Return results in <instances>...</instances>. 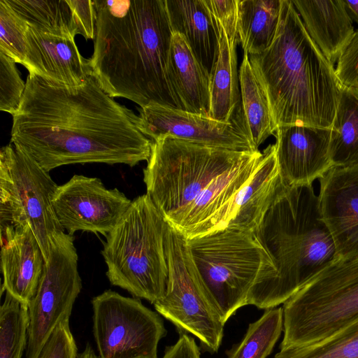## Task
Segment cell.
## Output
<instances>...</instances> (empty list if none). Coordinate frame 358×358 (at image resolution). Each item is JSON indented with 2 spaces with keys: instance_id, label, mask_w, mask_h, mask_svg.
I'll return each instance as SVG.
<instances>
[{
  "instance_id": "1",
  "label": "cell",
  "mask_w": 358,
  "mask_h": 358,
  "mask_svg": "<svg viewBox=\"0 0 358 358\" xmlns=\"http://www.w3.org/2000/svg\"><path fill=\"white\" fill-rule=\"evenodd\" d=\"M13 116L10 143L44 170L86 163L148 161L153 141L137 126L138 115L89 76L78 87L50 83L29 73Z\"/></svg>"
},
{
  "instance_id": "2",
  "label": "cell",
  "mask_w": 358,
  "mask_h": 358,
  "mask_svg": "<svg viewBox=\"0 0 358 358\" xmlns=\"http://www.w3.org/2000/svg\"><path fill=\"white\" fill-rule=\"evenodd\" d=\"M96 11L91 76L111 97L141 108L180 106L168 66L173 31L165 0H93Z\"/></svg>"
},
{
  "instance_id": "3",
  "label": "cell",
  "mask_w": 358,
  "mask_h": 358,
  "mask_svg": "<svg viewBox=\"0 0 358 358\" xmlns=\"http://www.w3.org/2000/svg\"><path fill=\"white\" fill-rule=\"evenodd\" d=\"M249 59L263 85L277 129H331L343 85L312 41L292 1L282 0L278 30L265 51Z\"/></svg>"
},
{
  "instance_id": "4",
  "label": "cell",
  "mask_w": 358,
  "mask_h": 358,
  "mask_svg": "<svg viewBox=\"0 0 358 358\" xmlns=\"http://www.w3.org/2000/svg\"><path fill=\"white\" fill-rule=\"evenodd\" d=\"M276 268V276L250 292L247 305L268 310L283 304L336 258L332 238L312 185L284 181L254 233Z\"/></svg>"
},
{
  "instance_id": "5",
  "label": "cell",
  "mask_w": 358,
  "mask_h": 358,
  "mask_svg": "<svg viewBox=\"0 0 358 358\" xmlns=\"http://www.w3.org/2000/svg\"><path fill=\"white\" fill-rule=\"evenodd\" d=\"M169 224L150 196L132 201L106 236L101 255L113 286L155 304L165 295L168 282L166 237Z\"/></svg>"
},
{
  "instance_id": "6",
  "label": "cell",
  "mask_w": 358,
  "mask_h": 358,
  "mask_svg": "<svg viewBox=\"0 0 358 358\" xmlns=\"http://www.w3.org/2000/svg\"><path fill=\"white\" fill-rule=\"evenodd\" d=\"M187 245L224 324L247 306L252 289L276 276L272 259L254 233L226 228L188 239Z\"/></svg>"
},
{
  "instance_id": "7",
  "label": "cell",
  "mask_w": 358,
  "mask_h": 358,
  "mask_svg": "<svg viewBox=\"0 0 358 358\" xmlns=\"http://www.w3.org/2000/svg\"><path fill=\"white\" fill-rule=\"evenodd\" d=\"M280 350L322 341L358 320V253L336 257L282 306Z\"/></svg>"
},
{
  "instance_id": "8",
  "label": "cell",
  "mask_w": 358,
  "mask_h": 358,
  "mask_svg": "<svg viewBox=\"0 0 358 358\" xmlns=\"http://www.w3.org/2000/svg\"><path fill=\"white\" fill-rule=\"evenodd\" d=\"M250 152L159 138L143 169L146 194L170 224L215 178Z\"/></svg>"
},
{
  "instance_id": "9",
  "label": "cell",
  "mask_w": 358,
  "mask_h": 358,
  "mask_svg": "<svg viewBox=\"0 0 358 358\" xmlns=\"http://www.w3.org/2000/svg\"><path fill=\"white\" fill-rule=\"evenodd\" d=\"M58 185L33 159L12 143L0 151V227L28 224L48 261L52 245L64 233L52 199Z\"/></svg>"
},
{
  "instance_id": "10",
  "label": "cell",
  "mask_w": 358,
  "mask_h": 358,
  "mask_svg": "<svg viewBox=\"0 0 358 358\" xmlns=\"http://www.w3.org/2000/svg\"><path fill=\"white\" fill-rule=\"evenodd\" d=\"M168 282L164 296L154 304L178 332L196 337L201 348L218 351L224 323L215 310L189 251L187 240L169 225L166 237Z\"/></svg>"
},
{
  "instance_id": "11",
  "label": "cell",
  "mask_w": 358,
  "mask_h": 358,
  "mask_svg": "<svg viewBox=\"0 0 358 358\" xmlns=\"http://www.w3.org/2000/svg\"><path fill=\"white\" fill-rule=\"evenodd\" d=\"M93 335L99 358H158L164 321L140 299L110 289L91 301Z\"/></svg>"
},
{
  "instance_id": "12",
  "label": "cell",
  "mask_w": 358,
  "mask_h": 358,
  "mask_svg": "<svg viewBox=\"0 0 358 358\" xmlns=\"http://www.w3.org/2000/svg\"><path fill=\"white\" fill-rule=\"evenodd\" d=\"M78 260L74 238L64 232L52 245L36 293L28 304L26 358H38L57 324L70 318L82 289Z\"/></svg>"
},
{
  "instance_id": "13",
  "label": "cell",
  "mask_w": 358,
  "mask_h": 358,
  "mask_svg": "<svg viewBox=\"0 0 358 358\" xmlns=\"http://www.w3.org/2000/svg\"><path fill=\"white\" fill-rule=\"evenodd\" d=\"M131 202L118 189H108L99 178L83 175L58 185L52 199L57 218L70 235L83 231L106 236Z\"/></svg>"
},
{
  "instance_id": "14",
  "label": "cell",
  "mask_w": 358,
  "mask_h": 358,
  "mask_svg": "<svg viewBox=\"0 0 358 358\" xmlns=\"http://www.w3.org/2000/svg\"><path fill=\"white\" fill-rule=\"evenodd\" d=\"M137 126L152 141L169 136L207 146L256 152L243 127L237 109L229 122L160 105L139 109Z\"/></svg>"
},
{
  "instance_id": "15",
  "label": "cell",
  "mask_w": 358,
  "mask_h": 358,
  "mask_svg": "<svg viewBox=\"0 0 358 358\" xmlns=\"http://www.w3.org/2000/svg\"><path fill=\"white\" fill-rule=\"evenodd\" d=\"M262 152H251L215 178L169 224L187 240L227 227L238 193L256 169Z\"/></svg>"
},
{
  "instance_id": "16",
  "label": "cell",
  "mask_w": 358,
  "mask_h": 358,
  "mask_svg": "<svg viewBox=\"0 0 358 358\" xmlns=\"http://www.w3.org/2000/svg\"><path fill=\"white\" fill-rule=\"evenodd\" d=\"M322 220L336 258L358 253V166H333L320 178Z\"/></svg>"
},
{
  "instance_id": "17",
  "label": "cell",
  "mask_w": 358,
  "mask_h": 358,
  "mask_svg": "<svg viewBox=\"0 0 358 358\" xmlns=\"http://www.w3.org/2000/svg\"><path fill=\"white\" fill-rule=\"evenodd\" d=\"M274 136L279 172L286 184L312 185L332 167L331 129L289 125L278 127Z\"/></svg>"
},
{
  "instance_id": "18",
  "label": "cell",
  "mask_w": 358,
  "mask_h": 358,
  "mask_svg": "<svg viewBox=\"0 0 358 358\" xmlns=\"http://www.w3.org/2000/svg\"><path fill=\"white\" fill-rule=\"evenodd\" d=\"M23 66L29 73L62 86H80L91 76L89 59L81 55L74 37L43 32L29 25Z\"/></svg>"
},
{
  "instance_id": "19",
  "label": "cell",
  "mask_w": 358,
  "mask_h": 358,
  "mask_svg": "<svg viewBox=\"0 0 358 358\" xmlns=\"http://www.w3.org/2000/svg\"><path fill=\"white\" fill-rule=\"evenodd\" d=\"M1 229V294L28 305L35 296L45 264L41 246L28 224Z\"/></svg>"
},
{
  "instance_id": "20",
  "label": "cell",
  "mask_w": 358,
  "mask_h": 358,
  "mask_svg": "<svg viewBox=\"0 0 358 358\" xmlns=\"http://www.w3.org/2000/svg\"><path fill=\"white\" fill-rule=\"evenodd\" d=\"M283 180L277 163L275 145L270 144L248 182L238 193L227 228L255 233L274 201Z\"/></svg>"
},
{
  "instance_id": "21",
  "label": "cell",
  "mask_w": 358,
  "mask_h": 358,
  "mask_svg": "<svg viewBox=\"0 0 358 358\" xmlns=\"http://www.w3.org/2000/svg\"><path fill=\"white\" fill-rule=\"evenodd\" d=\"M292 2L312 41L334 64L355 32L344 1Z\"/></svg>"
},
{
  "instance_id": "22",
  "label": "cell",
  "mask_w": 358,
  "mask_h": 358,
  "mask_svg": "<svg viewBox=\"0 0 358 358\" xmlns=\"http://www.w3.org/2000/svg\"><path fill=\"white\" fill-rule=\"evenodd\" d=\"M173 33L180 34L210 75L219 50V31L205 0H165Z\"/></svg>"
},
{
  "instance_id": "23",
  "label": "cell",
  "mask_w": 358,
  "mask_h": 358,
  "mask_svg": "<svg viewBox=\"0 0 358 358\" xmlns=\"http://www.w3.org/2000/svg\"><path fill=\"white\" fill-rule=\"evenodd\" d=\"M168 78L181 110L209 116L210 75L178 33L173 35Z\"/></svg>"
},
{
  "instance_id": "24",
  "label": "cell",
  "mask_w": 358,
  "mask_h": 358,
  "mask_svg": "<svg viewBox=\"0 0 358 358\" xmlns=\"http://www.w3.org/2000/svg\"><path fill=\"white\" fill-rule=\"evenodd\" d=\"M238 76L241 92L238 113L248 138L259 150L262 143L270 136L275 135L277 127L266 92L246 53L243 55Z\"/></svg>"
},
{
  "instance_id": "25",
  "label": "cell",
  "mask_w": 358,
  "mask_h": 358,
  "mask_svg": "<svg viewBox=\"0 0 358 358\" xmlns=\"http://www.w3.org/2000/svg\"><path fill=\"white\" fill-rule=\"evenodd\" d=\"M219 31V50L216 62L210 75V117L229 122L241 103L239 76L237 69V43H229L223 29Z\"/></svg>"
},
{
  "instance_id": "26",
  "label": "cell",
  "mask_w": 358,
  "mask_h": 358,
  "mask_svg": "<svg viewBox=\"0 0 358 358\" xmlns=\"http://www.w3.org/2000/svg\"><path fill=\"white\" fill-rule=\"evenodd\" d=\"M282 0H238V36L244 53L267 50L276 36Z\"/></svg>"
},
{
  "instance_id": "27",
  "label": "cell",
  "mask_w": 358,
  "mask_h": 358,
  "mask_svg": "<svg viewBox=\"0 0 358 358\" xmlns=\"http://www.w3.org/2000/svg\"><path fill=\"white\" fill-rule=\"evenodd\" d=\"M333 166H358V88L344 86L331 127Z\"/></svg>"
},
{
  "instance_id": "28",
  "label": "cell",
  "mask_w": 358,
  "mask_h": 358,
  "mask_svg": "<svg viewBox=\"0 0 358 358\" xmlns=\"http://www.w3.org/2000/svg\"><path fill=\"white\" fill-rule=\"evenodd\" d=\"M28 24L43 32L74 37L77 35L67 0H6Z\"/></svg>"
},
{
  "instance_id": "29",
  "label": "cell",
  "mask_w": 358,
  "mask_h": 358,
  "mask_svg": "<svg viewBox=\"0 0 358 358\" xmlns=\"http://www.w3.org/2000/svg\"><path fill=\"white\" fill-rule=\"evenodd\" d=\"M282 331V307L266 310L259 319L249 324L241 342L228 352V358H266Z\"/></svg>"
},
{
  "instance_id": "30",
  "label": "cell",
  "mask_w": 358,
  "mask_h": 358,
  "mask_svg": "<svg viewBox=\"0 0 358 358\" xmlns=\"http://www.w3.org/2000/svg\"><path fill=\"white\" fill-rule=\"evenodd\" d=\"M5 293L0 308V358H22L28 340V305Z\"/></svg>"
},
{
  "instance_id": "31",
  "label": "cell",
  "mask_w": 358,
  "mask_h": 358,
  "mask_svg": "<svg viewBox=\"0 0 358 358\" xmlns=\"http://www.w3.org/2000/svg\"><path fill=\"white\" fill-rule=\"evenodd\" d=\"M273 358H358V320L314 344L280 350Z\"/></svg>"
},
{
  "instance_id": "32",
  "label": "cell",
  "mask_w": 358,
  "mask_h": 358,
  "mask_svg": "<svg viewBox=\"0 0 358 358\" xmlns=\"http://www.w3.org/2000/svg\"><path fill=\"white\" fill-rule=\"evenodd\" d=\"M28 24L6 3L0 0V52L24 65Z\"/></svg>"
},
{
  "instance_id": "33",
  "label": "cell",
  "mask_w": 358,
  "mask_h": 358,
  "mask_svg": "<svg viewBox=\"0 0 358 358\" xmlns=\"http://www.w3.org/2000/svg\"><path fill=\"white\" fill-rule=\"evenodd\" d=\"M15 64L0 52V110L12 115L20 106L26 87Z\"/></svg>"
},
{
  "instance_id": "34",
  "label": "cell",
  "mask_w": 358,
  "mask_h": 358,
  "mask_svg": "<svg viewBox=\"0 0 358 358\" xmlns=\"http://www.w3.org/2000/svg\"><path fill=\"white\" fill-rule=\"evenodd\" d=\"M78 348L69 319L61 321L44 344L38 358H77Z\"/></svg>"
},
{
  "instance_id": "35",
  "label": "cell",
  "mask_w": 358,
  "mask_h": 358,
  "mask_svg": "<svg viewBox=\"0 0 358 358\" xmlns=\"http://www.w3.org/2000/svg\"><path fill=\"white\" fill-rule=\"evenodd\" d=\"M217 26L229 43H238V0H205Z\"/></svg>"
},
{
  "instance_id": "36",
  "label": "cell",
  "mask_w": 358,
  "mask_h": 358,
  "mask_svg": "<svg viewBox=\"0 0 358 358\" xmlns=\"http://www.w3.org/2000/svg\"><path fill=\"white\" fill-rule=\"evenodd\" d=\"M335 71L343 85L358 88V31L340 55Z\"/></svg>"
},
{
  "instance_id": "37",
  "label": "cell",
  "mask_w": 358,
  "mask_h": 358,
  "mask_svg": "<svg viewBox=\"0 0 358 358\" xmlns=\"http://www.w3.org/2000/svg\"><path fill=\"white\" fill-rule=\"evenodd\" d=\"M70 5L77 34L85 39H94L96 11L93 0H67Z\"/></svg>"
},
{
  "instance_id": "38",
  "label": "cell",
  "mask_w": 358,
  "mask_h": 358,
  "mask_svg": "<svg viewBox=\"0 0 358 358\" xmlns=\"http://www.w3.org/2000/svg\"><path fill=\"white\" fill-rule=\"evenodd\" d=\"M162 358H201V353L196 348L177 347L166 350Z\"/></svg>"
},
{
  "instance_id": "39",
  "label": "cell",
  "mask_w": 358,
  "mask_h": 358,
  "mask_svg": "<svg viewBox=\"0 0 358 358\" xmlns=\"http://www.w3.org/2000/svg\"><path fill=\"white\" fill-rule=\"evenodd\" d=\"M345 7L348 14L351 20L355 21L358 24V0L348 1L343 0Z\"/></svg>"
},
{
  "instance_id": "40",
  "label": "cell",
  "mask_w": 358,
  "mask_h": 358,
  "mask_svg": "<svg viewBox=\"0 0 358 358\" xmlns=\"http://www.w3.org/2000/svg\"><path fill=\"white\" fill-rule=\"evenodd\" d=\"M77 358H99L95 354L94 349L90 343H87L85 349L78 354Z\"/></svg>"
}]
</instances>
